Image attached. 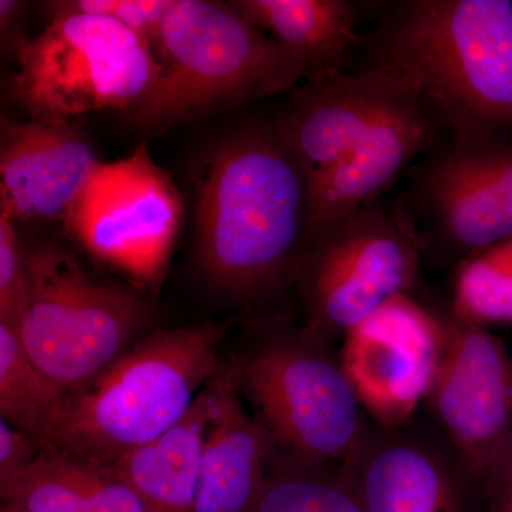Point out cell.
<instances>
[{
    "label": "cell",
    "instance_id": "f1b7e54d",
    "mask_svg": "<svg viewBox=\"0 0 512 512\" xmlns=\"http://www.w3.org/2000/svg\"><path fill=\"white\" fill-rule=\"evenodd\" d=\"M0 512H25V511L12 510V508H5V507H2V511H0Z\"/></svg>",
    "mask_w": 512,
    "mask_h": 512
},
{
    "label": "cell",
    "instance_id": "8992f818",
    "mask_svg": "<svg viewBox=\"0 0 512 512\" xmlns=\"http://www.w3.org/2000/svg\"><path fill=\"white\" fill-rule=\"evenodd\" d=\"M261 342L238 360L275 453L345 466L373 424L330 343L302 328L266 323Z\"/></svg>",
    "mask_w": 512,
    "mask_h": 512
},
{
    "label": "cell",
    "instance_id": "9a60e30c",
    "mask_svg": "<svg viewBox=\"0 0 512 512\" xmlns=\"http://www.w3.org/2000/svg\"><path fill=\"white\" fill-rule=\"evenodd\" d=\"M101 163L72 120L6 124L0 138V212L16 224L64 222Z\"/></svg>",
    "mask_w": 512,
    "mask_h": 512
},
{
    "label": "cell",
    "instance_id": "5b68a950",
    "mask_svg": "<svg viewBox=\"0 0 512 512\" xmlns=\"http://www.w3.org/2000/svg\"><path fill=\"white\" fill-rule=\"evenodd\" d=\"M151 319L143 295L94 278L70 249H26V299L18 336L35 365L67 394L134 345Z\"/></svg>",
    "mask_w": 512,
    "mask_h": 512
},
{
    "label": "cell",
    "instance_id": "30bf717a",
    "mask_svg": "<svg viewBox=\"0 0 512 512\" xmlns=\"http://www.w3.org/2000/svg\"><path fill=\"white\" fill-rule=\"evenodd\" d=\"M402 200L423 252L460 262L512 237V138L450 137L407 170Z\"/></svg>",
    "mask_w": 512,
    "mask_h": 512
},
{
    "label": "cell",
    "instance_id": "83f0119b",
    "mask_svg": "<svg viewBox=\"0 0 512 512\" xmlns=\"http://www.w3.org/2000/svg\"><path fill=\"white\" fill-rule=\"evenodd\" d=\"M28 3L20 0H0V29L2 40L8 42L13 49H18L28 37L20 36L18 30L22 29V20L25 18Z\"/></svg>",
    "mask_w": 512,
    "mask_h": 512
},
{
    "label": "cell",
    "instance_id": "2e32d148",
    "mask_svg": "<svg viewBox=\"0 0 512 512\" xmlns=\"http://www.w3.org/2000/svg\"><path fill=\"white\" fill-rule=\"evenodd\" d=\"M392 66L365 64L356 72L306 80L293 89L276 119L311 188L333 170L406 86Z\"/></svg>",
    "mask_w": 512,
    "mask_h": 512
},
{
    "label": "cell",
    "instance_id": "7a4b0ae2",
    "mask_svg": "<svg viewBox=\"0 0 512 512\" xmlns=\"http://www.w3.org/2000/svg\"><path fill=\"white\" fill-rule=\"evenodd\" d=\"M366 45L365 64L400 70L448 136L512 138L510 0H402Z\"/></svg>",
    "mask_w": 512,
    "mask_h": 512
},
{
    "label": "cell",
    "instance_id": "d6986e66",
    "mask_svg": "<svg viewBox=\"0 0 512 512\" xmlns=\"http://www.w3.org/2000/svg\"><path fill=\"white\" fill-rule=\"evenodd\" d=\"M242 18L303 64L306 80L346 73L356 35L357 5L349 0H231ZM305 80V82H306Z\"/></svg>",
    "mask_w": 512,
    "mask_h": 512
},
{
    "label": "cell",
    "instance_id": "ffe728a7",
    "mask_svg": "<svg viewBox=\"0 0 512 512\" xmlns=\"http://www.w3.org/2000/svg\"><path fill=\"white\" fill-rule=\"evenodd\" d=\"M0 495L3 507L25 512H148L110 466L53 448L0 485Z\"/></svg>",
    "mask_w": 512,
    "mask_h": 512
},
{
    "label": "cell",
    "instance_id": "e0dca14e",
    "mask_svg": "<svg viewBox=\"0 0 512 512\" xmlns=\"http://www.w3.org/2000/svg\"><path fill=\"white\" fill-rule=\"evenodd\" d=\"M211 414L194 512H248L268 480L274 446L241 399L239 362L210 380Z\"/></svg>",
    "mask_w": 512,
    "mask_h": 512
},
{
    "label": "cell",
    "instance_id": "8fae6325",
    "mask_svg": "<svg viewBox=\"0 0 512 512\" xmlns=\"http://www.w3.org/2000/svg\"><path fill=\"white\" fill-rule=\"evenodd\" d=\"M441 340V313L410 293L389 299L345 333L340 363L373 423L396 429L413 420L430 392Z\"/></svg>",
    "mask_w": 512,
    "mask_h": 512
},
{
    "label": "cell",
    "instance_id": "603a6c76",
    "mask_svg": "<svg viewBox=\"0 0 512 512\" xmlns=\"http://www.w3.org/2000/svg\"><path fill=\"white\" fill-rule=\"evenodd\" d=\"M451 312L484 328L512 325V237L458 264Z\"/></svg>",
    "mask_w": 512,
    "mask_h": 512
},
{
    "label": "cell",
    "instance_id": "5bb4252c",
    "mask_svg": "<svg viewBox=\"0 0 512 512\" xmlns=\"http://www.w3.org/2000/svg\"><path fill=\"white\" fill-rule=\"evenodd\" d=\"M447 137L439 117L409 80L348 154L311 188L306 241L342 215L380 200L417 157Z\"/></svg>",
    "mask_w": 512,
    "mask_h": 512
},
{
    "label": "cell",
    "instance_id": "d4e9b609",
    "mask_svg": "<svg viewBox=\"0 0 512 512\" xmlns=\"http://www.w3.org/2000/svg\"><path fill=\"white\" fill-rule=\"evenodd\" d=\"M26 299V248L18 224L0 212V323L18 329Z\"/></svg>",
    "mask_w": 512,
    "mask_h": 512
},
{
    "label": "cell",
    "instance_id": "7402d4cb",
    "mask_svg": "<svg viewBox=\"0 0 512 512\" xmlns=\"http://www.w3.org/2000/svg\"><path fill=\"white\" fill-rule=\"evenodd\" d=\"M248 512H363L345 466L272 454L268 480Z\"/></svg>",
    "mask_w": 512,
    "mask_h": 512
},
{
    "label": "cell",
    "instance_id": "cb8c5ba5",
    "mask_svg": "<svg viewBox=\"0 0 512 512\" xmlns=\"http://www.w3.org/2000/svg\"><path fill=\"white\" fill-rule=\"evenodd\" d=\"M173 2L174 0H59L47 2L46 8L50 16L80 13L114 20L143 37L156 53L165 18Z\"/></svg>",
    "mask_w": 512,
    "mask_h": 512
},
{
    "label": "cell",
    "instance_id": "ba28073f",
    "mask_svg": "<svg viewBox=\"0 0 512 512\" xmlns=\"http://www.w3.org/2000/svg\"><path fill=\"white\" fill-rule=\"evenodd\" d=\"M6 92L29 119L127 113L144 100L160 64L150 43L101 16L60 13L15 50Z\"/></svg>",
    "mask_w": 512,
    "mask_h": 512
},
{
    "label": "cell",
    "instance_id": "4316f807",
    "mask_svg": "<svg viewBox=\"0 0 512 512\" xmlns=\"http://www.w3.org/2000/svg\"><path fill=\"white\" fill-rule=\"evenodd\" d=\"M42 448L28 434L0 420V485L8 484L33 463Z\"/></svg>",
    "mask_w": 512,
    "mask_h": 512
},
{
    "label": "cell",
    "instance_id": "4fadbf2b",
    "mask_svg": "<svg viewBox=\"0 0 512 512\" xmlns=\"http://www.w3.org/2000/svg\"><path fill=\"white\" fill-rule=\"evenodd\" d=\"M373 423L345 464L363 512H481L478 485L454 451Z\"/></svg>",
    "mask_w": 512,
    "mask_h": 512
},
{
    "label": "cell",
    "instance_id": "44dd1931",
    "mask_svg": "<svg viewBox=\"0 0 512 512\" xmlns=\"http://www.w3.org/2000/svg\"><path fill=\"white\" fill-rule=\"evenodd\" d=\"M67 393L30 359L18 332L0 323V413L39 447L50 446L62 420Z\"/></svg>",
    "mask_w": 512,
    "mask_h": 512
},
{
    "label": "cell",
    "instance_id": "277c9868",
    "mask_svg": "<svg viewBox=\"0 0 512 512\" xmlns=\"http://www.w3.org/2000/svg\"><path fill=\"white\" fill-rule=\"evenodd\" d=\"M227 323L161 330L138 340L106 370L67 394L50 441L110 466L131 448L156 439L190 410L221 367Z\"/></svg>",
    "mask_w": 512,
    "mask_h": 512
},
{
    "label": "cell",
    "instance_id": "484cf974",
    "mask_svg": "<svg viewBox=\"0 0 512 512\" xmlns=\"http://www.w3.org/2000/svg\"><path fill=\"white\" fill-rule=\"evenodd\" d=\"M481 512H512V431L477 481Z\"/></svg>",
    "mask_w": 512,
    "mask_h": 512
},
{
    "label": "cell",
    "instance_id": "3957f363",
    "mask_svg": "<svg viewBox=\"0 0 512 512\" xmlns=\"http://www.w3.org/2000/svg\"><path fill=\"white\" fill-rule=\"evenodd\" d=\"M156 57L150 93L124 113L144 133L289 93L306 80L303 64L229 2L174 0Z\"/></svg>",
    "mask_w": 512,
    "mask_h": 512
},
{
    "label": "cell",
    "instance_id": "52a82bcc",
    "mask_svg": "<svg viewBox=\"0 0 512 512\" xmlns=\"http://www.w3.org/2000/svg\"><path fill=\"white\" fill-rule=\"evenodd\" d=\"M423 245L402 202L382 198L330 222L305 242L295 286L302 329L335 342L377 308L412 292Z\"/></svg>",
    "mask_w": 512,
    "mask_h": 512
},
{
    "label": "cell",
    "instance_id": "ac0fdd59",
    "mask_svg": "<svg viewBox=\"0 0 512 512\" xmlns=\"http://www.w3.org/2000/svg\"><path fill=\"white\" fill-rule=\"evenodd\" d=\"M210 414L208 383L174 426L110 464L148 512H194Z\"/></svg>",
    "mask_w": 512,
    "mask_h": 512
},
{
    "label": "cell",
    "instance_id": "6da1fadb",
    "mask_svg": "<svg viewBox=\"0 0 512 512\" xmlns=\"http://www.w3.org/2000/svg\"><path fill=\"white\" fill-rule=\"evenodd\" d=\"M194 187L195 261L228 298L269 301L293 286L309 221V181L275 120L212 144Z\"/></svg>",
    "mask_w": 512,
    "mask_h": 512
},
{
    "label": "cell",
    "instance_id": "7c38bea8",
    "mask_svg": "<svg viewBox=\"0 0 512 512\" xmlns=\"http://www.w3.org/2000/svg\"><path fill=\"white\" fill-rule=\"evenodd\" d=\"M443 340L426 403L476 483L512 431V357L484 326L441 313Z\"/></svg>",
    "mask_w": 512,
    "mask_h": 512
},
{
    "label": "cell",
    "instance_id": "9c48e42d",
    "mask_svg": "<svg viewBox=\"0 0 512 512\" xmlns=\"http://www.w3.org/2000/svg\"><path fill=\"white\" fill-rule=\"evenodd\" d=\"M184 218L180 191L146 144L101 163L63 224L76 244L140 288L163 281Z\"/></svg>",
    "mask_w": 512,
    "mask_h": 512
}]
</instances>
